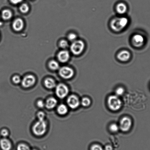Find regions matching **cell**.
I'll return each instance as SVG.
<instances>
[{"mask_svg":"<svg viewBox=\"0 0 150 150\" xmlns=\"http://www.w3.org/2000/svg\"><path fill=\"white\" fill-rule=\"evenodd\" d=\"M49 67L53 70H56L59 69V64L56 61L53 60L49 62Z\"/></svg>","mask_w":150,"mask_h":150,"instance_id":"obj_20","label":"cell"},{"mask_svg":"<svg viewBox=\"0 0 150 150\" xmlns=\"http://www.w3.org/2000/svg\"><path fill=\"white\" fill-rule=\"evenodd\" d=\"M59 46L63 49H66L68 46V42L66 40H62L59 42Z\"/></svg>","mask_w":150,"mask_h":150,"instance_id":"obj_27","label":"cell"},{"mask_svg":"<svg viewBox=\"0 0 150 150\" xmlns=\"http://www.w3.org/2000/svg\"><path fill=\"white\" fill-rule=\"evenodd\" d=\"M119 127L116 124L113 123L110 125V129L112 132H116L119 130Z\"/></svg>","mask_w":150,"mask_h":150,"instance_id":"obj_23","label":"cell"},{"mask_svg":"<svg viewBox=\"0 0 150 150\" xmlns=\"http://www.w3.org/2000/svg\"><path fill=\"white\" fill-rule=\"evenodd\" d=\"M128 23L129 20L126 17H117L112 20L110 25L112 30L115 32H119L125 28Z\"/></svg>","mask_w":150,"mask_h":150,"instance_id":"obj_1","label":"cell"},{"mask_svg":"<svg viewBox=\"0 0 150 150\" xmlns=\"http://www.w3.org/2000/svg\"><path fill=\"white\" fill-rule=\"evenodd\" d=\"M132 126V121L131 119L125 117L123 118L120 120L119 127L123 132H127L129 130Z\"/></svg>","mask_w":150,"mask_h":150,"instance_id":"obj_7","label":"cell"},{"mask_svg":"<svg viewBox=\"0 0 150 150\" xmlns=\"http://www.w3.org/2000/svg\"><path fill=\"white\" fill-rule=\"evenodd\" d=\"M12 16V12L11 11L8 9L4 10L2 13V18L5 20H8L11 18Z\"/></svg>","mask_w":150,"mask_h":150,"instance_id":"obj_19","label":"cell"},{"mask_svg":"<svg viewBox=\"0 0 150 150\" xmlns=\"http://www.w3.org/2000/svg\"><path fill=\"white\" fill-rule=\"evenodd\" d=\"M125 90L122 87H119L116 90L115 93L117 96H121L124 93Z\"/></svg>","mask_w":150,"mask_h":150,"instance_id":"obj_28","label":"cell"},{"mask_svg":"<svg viewBox=\"0 0 150 150\" xmlns=\"http://www.w3.org/2000/svg\"><path fill=\"white\" fill-rule=\"evenodd\" d=\"M131 57L130 53L126 50H123L119 52L117 57L119 60L122 62H126L129 60Z\"/></svg>","mask_w":150,"mask_h":150,"instance_id":"obj_11","label":"cell"},{"mask_svg":"<svg viewBox=\"0 0 150 150\" xmlns=\"http://www.w3.org/2000/svg\"><path fill=\"white\" fill-rule=\"evenodd\" d=\"M67 104L70 108L75 109L78 108L80 104V101L78 97L75 95H71L68 97L67 101Z\"/></svg>","mask_w":150,"mask_h":150,"instance_id":"obj_9","label":"cell"},{"mask_svg":"<svg viewBox=\"0 0 150 150\" xmlns=\"http://www.w3.org/2000/svg\"><path fill=\"white\" fill-rule=\"evenodd\" d=\"M17 150H30L28 146L25 144H21L17 146Z\"/></svg>","mask_w":150,"mask_h":150,"instance_id":"obj_24","label":"cell"},{"mask_svg":"<svg viewBox=\"0 0 150 150\" xmlns=\"http://www.w3.org/2000/svg\"><path fill=\"white\" fill-rule=\"evenodd\" d=\"M12 81L14 83L18 84L21 82V79L18 76H15L12 78Z\"/></svg>","mask_w":150,"mask_h":150,"instance_id":"obj_29","label":"cell"},{"mask_svg":"<svg viewBox=\"0 0 150 150\" xmlns=\"http://www.w3.org/2000/svg\"><path fill=\"white\" fill-rule=\"evenodd\" d=\"M59 74L62 78L68 79L73 76L74 72L72 68L68 67H64L59 69Z\"/></svg>","mask_w":150,"mask_h":150,"instance_id":"obj_6","label":"cell"},{"mask_svg":"<svg viewBox=\"0 0 150 150\" xmlns=\"http://www.w3.org/2000/svg\"><path fill=\"white\" fill-rule=\"evenodd\" d=\"M47 129V125L45 120H39L35 124L33 127V133L36 136H42L44 134Z\"/></svg>","mask_w":150,"mask_h":150,"instance_id":"obj_2","label":"cell"},{"mask_svg":"<svg viewBox=\"0 0 150 150\" xmlns=\"http://www.w3.org/2000/svg\"><path fill=\"white\" fill-rule=\"evenodd\" d=\"M36 150V149H33V150Z\"/></svg>","mask_w":150,"mask_h":150,"instance_id":"obj_35","label":"cell"},{"mask_svg":"<svg viewBox=\"0 0 150 150\" xmlns=\"http://www.w3.org/2000/svg\"><path fill=\"white\" fill-rule=\"evenodd\" d=\"M20 9L22 13H25L28 12L30 10V8H29L28 5L27 4H24L20 6Z\"/></svg>","mask_w":150,"mask_h":150,"instance_id":"obj_22","label":"cell"},{"mask_svg":"<svg viewBox=\"0 0 150 150\" xmlns=\"http://www.w3.org/2000/svg\"><path fill=\"white\" fill-rule=\"evenodd\" d=\"M57 111L59 114L61 115H64L67 113L68 109L67 107L65 105L61 104L58 106Z\"/></svg>","mask_w":150,"mask_h":150,"instance_id":"obj_18","label":"cell"},{"mask_svg":"<svg viewBox=\"0 0 150 150\" xmlns=\"http://www.w3.org/2000/svg\"><path fill=\"white\" fill-rule=\"evenodd\" d=\"M37 105L38 107L40 108H43L45 106V103L43 101L41 100H39L37 102Z\"/></svg>","mask_w":150,"mask_h":150,"instance_id":"obj_31","label":"cell"},{"mask_svg":"<svg viewBox=\"0 0 150 150\" xmlns=\"http://www.w3.org/2000/svg\"><path fill=\"white\" fill-rule=\"evenodd\" d=\"M108 104L110 110L117 111L121 107L122 102L117 96H111L108 98Z\"/></svg>","mask_w":150,"mask_h":150,"instance_id":"obj_3","label":"cell"},{"mask_svg":"<svg viewBox=\"0 0 150 150\" xmlns=\"http://www.w3.org/2000/svg\"><path fill=\"white\" fill-rule=\"evenodd\" d=\"M0 146L3 150H10L11 149V143L6 138H3L0 140Z\"/></svg>","mask_w":150,"mask_h":150,"instance_id":"obj_14","label":"cell"},{"mask_svg":"<svg viewBox=\"0 0 150 150\" xmlns=\"http://www.w3.org/2000/svg\"><path fill=\"white\" fill-rule=\"evenodd\" d=\"M90 150H104L101 146L99 144H93L90 148Z\"/></svg>","mask_w":150,"mask_h":150,"instance_id":"obj_25","label":"cell"},{"mask_svg":"<svg viewBox=\"0 0 150 150\" xmlns=\"http://www.w3.org/2000/svg\"><path fill=\"white\" fill-rule=\"evenodd\" d=\"M58 58L61 62L64 63L67 62L70 58L69 52L67 50L62 51L58 54Z\"/></svg>","mask_w":150,"mask_h":150,"instance_id":"obj_12","label":"cell"},{"mask_svg":"<svg viewBox=\"0 0 150 150\" xmlns=\"http://www.w3.org/2000/svg\"><path fill=\"white\" fill-rule=\"evenodd\" d=\"M57 101L56 99L53 97L50 98L46 101L45 104V107L48 109L54 108L57 104Z\"/></svg>","mask_w":150,"mask_h":150,"instance_id":"obj_15","label":"cell"},{"mask_svg":"<svg viewBox=\"0 0 150 150\" xmlns=\"http://www.w3.org/2000/svg\"><path fill=\"white\" fill-rule=\"evenodd\" d=\"M1 134L3 137H6L8 136V131L6 129H2L1 132Z\"/></svg>","mask_w":150,"mask_h":150,"instance_id":"obj_32","label":"cell"},{"mask_svg":"<svg viewBox=\"0 0 150 150\" xmlns=\"http://www.w3.org/2000/svg\"><path fill=\"white\" fill-rule=\"evenodd\" d=\"M37 116L38 118L39 119V120H44L45 115V113L43 112H39L38 113Z\"/></svg>","mask_w":150,"mask_h":150,"instance_id":"obj_30","label":"cell"},{"mask_svg":"<svg viewBox=\"0 0 150 150\" xmlns=\"http://www.w3.org/2000/svg\"><path fill=\"white\" fill-rule=\"evenodd\" d=\"M81 104L84 107H88L91 104V101L88 98H84L81 100Z\"/></svg>","mask_w":150,"mask_h":150,"instance_id":"obj_21","label":"cell"},{"mask_svg":"<svg viewBox=\"0 0 150 150\" xmlns=\"http://www.w3.org/2000/svg\"><path fill=\"white\" fill-rule=\"evenodd\" d=\"M104 149V150H113V148L111 145H108L106 146Z\"/></svg>","mask_w":150,"mask_h":150,"instance_id":"obj_34","label":"cell"},{"mask_svg":"<svg viewBox=\"0 0 150 150\" xmlns=\"http://www.w3.org/2000/svg\"><path fill=\"white\" fill-rule=\"evenodd\" d=\"M132 40L134 46L135 47H140L144 45L145 39L142 35L137 34L134 35Z\"/></svg>","mask_w":150,"mask_h":150,"instance_id":"obj_10","label":"cell"},{"mask_svg":"<svg viewBox=\"0 0 150 150\" xmlns=\"http://www.w3.org/2000/svg\"><path fill=\"white\" fill-rule=\"evenodd\" d=\"M77 38V36L76 34L74 33H71L68 35V39L71 42H74L76 40Z\"/></svg>","mask_w":150,"mask_h":150,"instance_id":"obj_26","label":"cell"},{"mask_svg":"<svg viewBox=\"0 0 150 150\" xmlns=\"http://www.w3.org/2000/svg\"><path fill=\"white\" fill-rule=\"evenodd\" d=\"M45 86L48 89H52L56 86L55 81L51 78H47L44 81Z\"/></svg>","mask_w":150,"mask_h":150,"instance_id":"obj_17","label":"cell"},{"mask_svg":"<svg viewBox=\"0 0 150 150\" xmlns=\"http://www.w3.org/2000/svg\"><path fill=\"white\" fill-rule=\"evenodd\" d=\"M24 26L23 20L20 18H17L13 23V28L16 31H20L23 30Z\"/></svg>","mask_w":150,"mask_h":150,"instance_id":"obj_13","label":"cell"},{"mask_svg":"<svg viewBox=\"0 0 150 150\" xmlns=\"http://www.w3.org/2000/svg\"><path fill=\"white\" fill-rule=\"evenodd\" d=\"M127 6L123 3L118 4L116 7V10L118 13L120 14H124L127 11Z\"/></svg>","mask_w":150,"mask_h":150,"instance_id":"obj_16","label":"cell"},{"mask_svg":"<svg viewBox=\"0 0 150 150\" xmlns=\"http://www.w3.org/2000/svg\"><path fill=\"white\" fill-rule=\"evenodd\" d=\"M69 89L66 85L64 84H59L57 86L56 93L57 96L59 98H64L68 95Z\"/></svg>","mask_w":150,"mask_h":150,"instance_id":"obj_5","label":"cell"},{"mask_svg":"<svg viewBox=\"0 0 150 150\" xmlns=\"http://www.w3.org/2000/svg\"><path fill=\"white\" fill-rule=\"evenodd\" d=\"M85 48V44L81 40H76L72 42L70 49L72 53L75 55L81 54Z\"/></svg>","mask_w":150,"mask_h":150,"instance_id":"obj_4","label":"cell"},{"mask_svg":"<svg viewBox=\"0 0 150 150\" xmlns=\"http://www.w3.org/2000/svg\"><path fill=\"white\" fill-rule=\"evenodd\" d=\"M36 82V79L33 76L28 75L24 77L21 81V84L24 88H28L33 86Z\"/></svg>","mask_w":150,"mask_h":150,"instance_id":"obj_8","label":"cell"},{"mask_svg":"<svg viewBox=\"0 0 150 150\" xmlns=\"http://www.w3.org/2000/svg\"><path fill=\"white\" fill-rule=\"evenodd\" d=\"M10 1L11 3L16 5L22 2L23 0H10Z\"/></svg>","mask_w":150,"mask_h":150,"instance_id":"obj_33","label":"cell"}]
</instances>
